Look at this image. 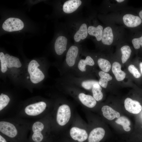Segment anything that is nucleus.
Returning <instances> with one entry per match:
<instances>
[{"label": "nucleus", "mask_w": 142, "mask_h": 142, "mask_svg": "<svg viewBox=\"0 0 142 142\" xmlns=\"http://www.w3.org/2000/svg\"><path fill=\"white\" fill-rule=\"evenodd\" d=\"M39 64L36 60L30 61L28 67V72L29 74L30 80L34 84H37L43 80L45 76L43 72L38 68Z\"/></svg>", "instance_id": "nucleus-1"}, {"label": "nucleus", "mask_w": 142, "mask_h": 142, "mask_svg": "<svg viewBox=\"0 0 142 142\" xmlns=\"http://www.w3.org/2000/svg\"><path fill=\"white\" fill-rule=\"evenodd\" d=\"M24 27L23 22L20 19L15 18H10L3 23V29L5 31L12 32L22 30Z\"/></svg>", "instance_id": "nucleus-2"}, {"label": "nucleus", "mask_w": 142, "mask_h": 142, "mask_svg": "<svg viewBox=\"0 0 142 142\" xmlns=\"http://www.w3.org/2000/svg\"><path fill=\"white\" fill-rule=\"evenodd\" d=\"M70 116L69 107L66 104L62 105L58 110L57 115V122L60 125H64L68 122Z\"/></svg>", "instance_id": "nucleus-3"}, {"label": "nucleus", "mask_w": 142, "mask_h": 142, "mask_svg": "<svg viewBox=\"0 0 142 142\" xmlns=\"http://www.w3.org/2000/svg\"><path fill=\"white\" fill-rule=\"evenodd\" d=\"M46 106V104L45 102H40L28 105L25 108L24 111L29 115L36 116L43 112Z\"/></svg>", "instance_id": "nucleus-4"}, {"label": "nucleus", "mask_w": 142, "mask_h": 142, "mask_svg": "<svg viewBox=\"0 0 142 142\" xmlns=\"http://www.w3.org/2000/svg\"><path fill=\"white\" fill-rule=\"evenodd\" d=\"M0 131L7 136L13 138L16 136L17 130L13 124L7 121L0 122Z\"/></svg>", "instance_id": "nucleus-5"}, {"label": "nucleus", "mask_w": 142, "mask_h": 142, "mask_svg": "<svg viewBox=\"0 0 142 142\" xmlns=\"http://www.w3.org/2000/svg\"><path fill=\"white\" fill-rule=\"evenodd\" d=\"M79 52V48L75 45H72L68 49L66 54L65 61L69 67L75 65Z\"/></svg>", "instance_id": "nucleus-6"}, {"label": "nucleus", "mask_w": 142, "mask_h": 142, "mask_svg": "<svg viewBox=\"0 0 142 142\" xmlns=\"http://www.w3.org/2000/svg\"><path fill=\"white\" fill-rule=\"evenodd\" d=\"M124 104L126 110L133 114L139 113L142 109V106L139 102L129 98H127L125 99Z\"/></svg>", "instance_id": "nucleus-7"}, {"label": "nucleus", "mask_w": 142, "mask_h": 142, "mask_svg": "<svg viewBox=\"0 0 142 142\" xmlns=\"http://www.w3.org/2000/svg\"><path fill=\"white\" fill-rule=\"evenodd\" d=\"M68 40L64 36H60L56 39L54 44V49L59 55L63 54L67 50Z\"/></svg>", "instance_id": "nucleus-8"}, {"label": "nucleus", "mask_w": 142, "mask_h": 142, "mask_svg": "<svg viewBox=\"0 0 142 142\" xmlns=\"http://www.w3.org/2000/svg\"><path fill=\"white\" fill-rule=\"evenodd\" d=\"M70 135L73 139L79 142L85 141L88 136L85 130L76 127L71 128L70 131Z\"/></svg>", "instance_id": "nucleus-9"}, {"label": "nucleus", "mask_w": 142, "mask_h": 142, "mask_svg": "<svg viewBox=\"0 0 142 142\" xmlns=\"http://www.w3.org/2000/svg\"><path fill=\"white\" fill-rule=\"evenodd\" d=\"M123 22L127 27H134L138 26L141 23V19L140 17L129 14L124 15L123 18Z\"/></svg>", "instance_id": "nucleus-10"}, {"label": "nucleus", "mask_w": 142, "mask_h": 142, "mask_svg": "<svg viewBox=\"0 0 142 142\" xmlns=\"http://www.w3.org/2000/svg\"><path fill=\"white\" fill-rule=\"evenodd\" d=\"M44 128L43 123L40 121H37L34 123L32 126L33 133L32 136V140L36 142H40L43 139V136L41 133Z\"/></svg>", "instance_id": "nucleus-11"}, {"label": "nucleus", "mask_w": 142, "mask_h": 142, "mask_svg": "<svg viewBox=\"0 0 142 142\" xmlns=\"http://www.w3.org/2000/svg\"><path fill=\"white\" fill-rule=\"evenodd\" d=\"M82 2L80 0H69L65 2L63 7V10L65 13L70 14L76 11L80 6Z\"/></svg>", "instance_id": "nucleus-12"}, {"label": "nucleus", "mask_w": 142, "mask_h": 142, "mask_svg": "<svg viewBox=\"0 0 142 142\" xmlns=\"http://www.w3.org/2000/svg\"><path fill=\"white\" fill-rule=\"evenodd\" d=\"M105 131L102 128L99 127L93 129L88 138V142H99L104 137Z\"/></svg>", "instance_id": "nucleus-13"}, {"label": "nucleus", "mask_w": 142, "mask_h": 142, "mask_svg": "<svg viewBox=\"0 0 142 142\" xmlns=\"http://www.w3.org/2000/svg\"><path fill=\"white\" fill-rule=\"evenodd\" d=\"M78 97L81 103L88 108H93L96 104V100L93 97L90 95H87L82 93L79 94Z\"/></svg>", "instance_id": "nucleus-14"}, {"label": "nucleus", "mask_w": 142, "mask_h": 142, "mask_svg": "<svg viewBox=\"0 0 142 142\" xmlns=\"http://www.w3.org/2000/svg\"><path fill=\"white\" fill-rule=\"evenodd\" d=\"M114 35L111 28L109 26L104 28L103 31L102 42L105 45H110L113 43Z\"/></svg>", "instance_id": "nucleus-15"}, {"label": "nucleus", "mask_w": 142, "mask_h": 142, "mask_svg": "<svg viewBox=\"0 0 142 142\" xmlns=\"http://www.w3.org/2000/svg\"><path fill=\"white\" fill-rule=\"evenodd\" d=\"M102 111L104 116L109 120H112L115 118H118L120 116V114L119 112L108 105L103 106L102 108Z\"/></svg>", "instance_id": "nucleus-16"}, {"label": "nucleus", "mask_w": 142, "mask_h": 142, "mask_svg": "<svg viewBox=\"0 0 142 142\" xmlns=\"http://www.w3.org/2000/svg\"><path fill=\"white\" fill-rule=\"evenodd\" d=\"M88 35L87 26L85 23H83L75 34L74 37V40L77 42H79L81 40L85 39Z\"/></svg>", "instance_id": "nucleus-17"}, {"label": "nucleus", "mask_w": 142, "mask_h": 142, "mask_svg": "<svg viewBox=\"0 0 142 142\" xmlns=\"http://www.w3.org/2000/svg\"><path fill=\"white\" fill-rule=\"evenodd\" d=\"M112 70L118 81H122L125 78L126 74L124 72L121 70V65L118 62H114L113 63Z\"/></svg>", "instance_id": "nucleus-18"}, {"label": "nucleus", "mask_w": 142, "mask_h": 142, "mask_svg": "<svg viewBox=\"0 0 142 142\" xmlns=\"http://www.w3.org/2000/svg\"><path fill=\"white\" fill-rule=\"evenodd\" d=\"M103 31V27L100 25L96 27L90 26L88 28V33L90 35L95 37L98 41L101 40Z\"/></svg>", "instance_id": "nucleus-19"}, {"label": "nucleus", "mask_w": 142, "mask_h": 142, "mask_svg": "<svg viewBox=\"0 0 142 142\" xmlns=\"http://www.w3.org/2000/svg\"><path fill=\"white\" fill-rule=\"evenodd\" d=\"M94 60L89 56H87L85 59H81L79 61L77 67L78 69L82 72L86 70L87 66H93L94 65Z\"/></svg>", "instance_id": "nucleus-20"}, {"label": "nucleus", "mask_w": 142, "mask_h": 142, "mask_svg": "<svg viewBox=\"0 0 142 142\" xmlns=\"http://www.w3.org/2000/svg\"><path fill=\"white\" fill-rule=\"evenodd\" d=\"M5 58L7 67L19 68L21 66L22 64L18 58L8 54H5Z\"/></svg>", "instance_id": "nucleus-21"}, {"label": "nucleus", "mask_w": 142, "mask_h": 142, "mask_svg": "<svg viewBox=\"0 0 142 142\" xmlns=\"http://www.w3.org/2000/svg\"><path fill=\"white\" fill-rule=\"evenodd\" d=\"M98 74L100 77L98 82L99 85L102 87L106 88L107 86L108 81L112 79V77L109 74L102 71H100Z\"/></svg>", "instance_id": "nucleus-22"}, {"label": "nucleus", "mask_w": 142, "mask_h": 142, "mask_svg": "<svg viewBox=\"0 0 142 142\" xmlns=\"http://www.w3.org/2000/svg\"><path fill=\"white\" fill-rule=\"evenodd\" d=\"M93 97L97 101L101 100L103 97V93L102 92V88L99 83L95 84L92 89Z\"/></svg>", "instance_id": "nucleus-23"}, {"label": "nucleus", "mask_w": 142, "mask_h": 142, "mask_svg": "<svg viewBox=\"0 0 142 142\" xmlns=\"http://www.w3.org/2000/svg\"><path fill=\"white\" fill-rule=\"evenodd\" d=\"M117 124L121 125L124 129L126 131H129L131 129L129 126L130 125V120L126 117L122 116L119 117L115 121Z\"/></svg>", "instance_id": "nucleus-24"}, {"label": "nucleus", "mask_w": 142, "mask_h": 142, "mask_svg": "<svg viewBox=\"0 0 142 142\" xmlns=\"http://www.w3.org/2000/svg\"><path fill=\"white\" fill-rule=\"evenodd\" d=\"M98 65L102 71L106 73L110 70L111 64L108 60L102 58L99 59L97 61Z\"/></svg>", "instance_id": "nucleus-25"}, {"label": "nucleus", "mask_w": 142, "mask_h": 142, "mask_svg": "<svg viewBox=\"0 0 142 142\" xmlns=\"http://www.w3.org/2000/svg\"><path fill=\"white\" fill-rule=\"evenodd\" d=\"M121 51L122 54V62L123 63H124L130 57L131 50L129 46L125 45L121 47Z\"/></svg>", "instance_id": "nucleus-26"}, {"label": "nucleus", "mask_w": 142, "mask_h": 142, "mask_svg": "<svg viewBox=\"0 0 142 142\" xmlns=\"http://www.w3.org/2000/svg\"><path fill=\"white\" fill-rule=\"evenodd\" d=\"M96 83H99V82L93 80H85L81 82V85L84 89L89 90L92 89L94 85Z\"/></svg>", "instance_id": "nucleus-27"}, {"label": "nucleus", "mask_w": 142, "mask_h": 142, "mask_svg": "<svg viewBox=\"0 0 142 142\" xmlns=\"http://www.w3.org/2000/svg\"><path fill=\"white\" fill-rule=\"evenodd\" d=\"M10 99L6 95L1 94L0 95V110L4 108L8 104Z\"/></svg>", "instance_id": "nucleus-28"}, {"label": "nucleus", "mask_w": 142, "mask_h": 142, "mask_svg": "<svg viewBox=\"0 0 142 142\" xmlns=\"http://www.w3.org/2000/svg\"><path fill=\"white\" fill-rule=\"evenodd\" d=\"M0 60L1 63V70L2 72H5L7 70V66L5 58V55L2 52L0 53Z\"/></svg>", "instance_id": "nucleus-29"}, {"label": "nucleus", "mask_w": 142, "mask_h": 142, "mask_svg": "<svg viewBox=\"0 0 142 142\" xmlns=\"http://www.w3.org/2000/svg\"><path fill=\"white\" fill-rule=\"evenodd\" d=\"M128 70L136 78H138L141 76V74L135 67L133 65H129L128 67Z\"/></svg>", "instance_id": "nucleus-30"}, {"label": "nucleus", "mask_w": 142, "mask_h": 142, "mask_svg": "<svg viewBox=\"0 0 142 142\" xmlns=\"http://www.w3.org/2000/svg\"><path fill=\"white\" fill-rule=\"evenodd\" d=\"M132 42L135 49H139L141 45L142 47V36L139 38H134L132 39Z\"/></svg>", "instance_id": "nucleus-31"}, {"label": "nucleus", "mask_w": 142, "mask_h": 142, "mask_svg": "<svg viewBox=\"0 0 142 142\" xmlns=\"http://www.w3.org/2000/svg\"><path fill=\"white\" fill-rule=\"evenodd\" d=\"M0 142H7L5 139L1 135H0Z\"/></svg>", "instance_id": "nucleus-32"}, {"label": "nucleus", "mask_w": 142, "mask_h": 142, "mask_svg": "<svg viewBox=\"0 0 142 142\" xmlns=\"http://www.w3.org/2000/svg\"><path fill=\"white\" fill-rule=\"evenodd\" d=\"M140 17L142 19V10H141L139 13Z\"/></svg>", "instance_id": "nucleus-33"}, {"label": "nucleus", "mask_w": 142, "mask_h": 142, "mask_svg": "<svg viewBox=\"0 0 142 142\" xmlns=\"http://www.w3.org/2000/svg\"><path fill=\"white\" fill-rule=\"evenodd\" d=\"M139 66L141 72L142 74V62L140 63Z\"/></svg>", "instance_id": "nucleus-34"}, {"label": "nucleus", "mask_w": 142, "mask_h": 142, "mask_svg": "<svg viewBox=\"0 0 142 142\" xmlns=\"http://www.w3.org/2000/svg\"><path fill=\"white\" fill-rule=\"evenodd\" d=\"M117 2L119 3L122 2L124 1V0H116Z\"/></svg>", "instance_id": "nucleus-35"}]
</instances>
